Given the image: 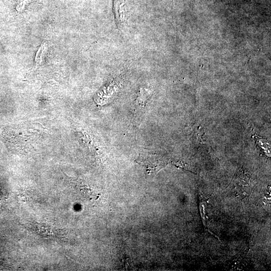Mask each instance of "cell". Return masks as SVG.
<instances>
[{"label": "cell", "instance_id": "1", "mask_svg": "<svg viewBox=\"0 0 271 271\" xmlns=\"http://www.w3.org/2000/svg\"><path fill=\"white\" fill-rule=\"evenodd\" d=\"M137 162L146 169L148 174H155L165 165L160 156L149 153L140 155Z\"/></svg>", "mask_w": 271, "mask_h": 271}, {"label": "cell", "instance_id": "2", "mask_svg": "<svg viewBox=\"0 0 271 271\" xmlns=\"http://www.w3.org/2000/svg\"><path fill=\"white\" fill-rule=\"evenodd\" d=\"M125 2L124 0H114V11L115 19L119 29L125 22Z\"/></svg>", "mask_w": 271, "mask_h": 271}, {"label": "cell", "instance_id": "3", "mask_svg": "<svg viewBox=\"0 0 271 271\" xmlns=\"http://www.w3.org/2000/svg\"><path fill=\"white\" fill-rule=\"evenodd\" d=\"M47 49V43L43 42L38 50L35 57V62L37 65H40L42 64Z\"/></svg>", "mask_w": 271, "mask_h": 271}]
</instances>
